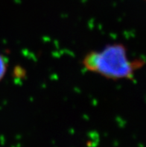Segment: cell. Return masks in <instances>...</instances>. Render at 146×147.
Segmentation results:
<instances>
[{
    "label": "cell",
    "instance_id": "cell-1",
    "mask_svg": "<svg viewBox=\"0 0 146 147\" xmlns=\"http://www.w3.org/2000/svg\"><path fill=\"white\" fill-rule=\"evenodd\" d=\"M144 63L143 60L130 59L127 48L121 43L107 44L101 50L89 52L81 61L86 70L113 81L133 79Z\"/></svg>",
    "mask_w": 146,
    "mask_h": 147
},
{
    "label": "cell",
    "instance_id": "cell-2",
    "mask_svg": "<svg viewBox=\"0 0 146 147\" xmlns=\"http://www.w3.org/2000/svg\"><path fill=\"white\" fill-rule=\"evenodd\" d=\"M7 71V61L5 55L0 53V82L5 78Z\"/></svg>",
    "mask_w": 146,
    "mask_h": 147
}]
</instances>
